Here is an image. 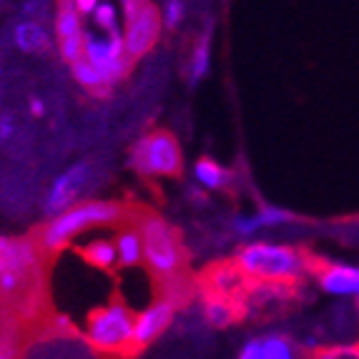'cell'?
I'll return each instance as SVG.
<instances>
[{"label": "cell", "mask_w": 359, "mask_h": 359, "mask_svg": "<svg viewBox=\"0 0 359 359\" xmlns=\"http://www.w3.org/2000/svg\"><path fill=\"white\" fill-rule=\"evenodd\" d=\"M317 257L306 249L274 241H249L233 254V264L252 282L292 284L304 287V279L311 276Z\"/></svg>", "instance_id": "cell-3"}, {"label": "cell", "mask_w": 359, "mask_h": 359, "mask_svg": "<svg viewBox=\"0 0 359 359\" xmlns=\"http://www.w3.org/2000/svg\"><path fill=\"white\" fill-rule=\"evenodd\" d=\"M55 36H58L60 58L66 63H76L83 58V28L76 0H60V11L55 15Z\"/></svg>", "instance_id": "cell-13"}, {"label": "cell", "mask_w": 359, "mask_h": 359, "mask_svg": "<svg viewBox=\"0 0 359 359\" xmlns=\"http://www.w3.org/2000/svg\"><path fill=\"white\" fill-rule=\"evenodd\" d=\"M83 339L106 359L136 357V314L123 299H111L86 317Z\"/></svg>", "instance_id": "cell-5"}, {"label": "cell", "mask_w": 359, "mask_h": 359, "mask_svg": "<svg viewBox=\"0 0 359 359\" xmlns=\"http://www.w3.org/2000/svg\"><path fill=\"white\" fill-rule=\"evenodd\" d=\"M297 222V216L287 209H276V206H262L254 214H239L233 216L229 229L236 239H252L264 229H276V226H287V224Z\"/></svg>", "instance_id": "cell-14"}, {"label": "cell", "mask_w": 359, "mask_h": 359, "mask_svg": "<svg viewBox=\"0 0 359 359\" xmlns=\"http://www.w3.org/2000/svg\"><path fill=\"white\" fill-rule=\"evenodd\" d=\"M211 68V41L209 36H204L201 41L196 43V48H194V55H191V66H189V81L191 86L201 83L206 78Z\"/></svg>", "instance_id": "cell-21"}, {"label": "cell", "mask_w": 359, "mask_h": 359, "mask_svg": "<svg viewBox=\"0 0 359 359\" xmlns=\"http://www.w3.org/2000/svg\"><path fill=\"white\" fill-rule=\"evenodd\" d=\"M126 33H123V41H126V53L131 60L146 55L154 43L158 41V33H161V15L156 13V8L151 3H141L131 20H126Z\"/></svg>", "instance_id": "cell-11"}, {"label": "cell", "mask_w": 359, "mask_h": 359, "mask_svg": "<svg viewBox=\"0 0 359 359\" xmlns=\"http://www.w3.org/2000/svg\"><path fill=\"white\" fill-rule=\"evenodd\" d=\"M13 43L15 48L23 50V53H41V50L48 48L50 36L48 30L43 28V23L38 20H20L15 28H13Z\"/></svg>", "instance_id": "cell-18"}, {"label": "cell", "mask_w": 359, "mask_h": 359, "mask_svg": "<svg viewBox=\"0 0 359 359\" xmlns=\"http://www.w3.org/2000/svg\"><path fill=\"white\" fill-rule=\"evenodd\" d=\"M196 299L201 304L206 324L214 327V330H229L233 324L244 322V309L236 302L224 299L219 294H209V292H198Z\"/></svg>", "instance_id": "cell-15"}, {"label": "cell", "mask_w": 359, "mask_h": 359, "mask_svg": "<svg viewBox=\"0 0 359 359\" xmlns=\"http://www.w3.org/2000/svg\"><path fill=\"white\" fill-rule=\"evenodd\" d=\"M306 359H359V341H339L309 349Z\"/></svg>", "instance_id": "cell-22"}, {"label": "cell", "mask_w": 359, "mask_h": 359, "mask_svg": "<svg viewBox=\"0 0 359 359\" xmlns=\"http://www.w3.org/2000/svg\"><path fill=\"white\" fill-rule=\"evenodd\" d=\"M76 254L98 271H116V266H118V254H116L114 239H93L88 244L78 246Z\"/></svg>", "instance_id": "cell-17"}, {"label": "cell", "mask_w": 359, "mask_h": 359, "mask_svg": "<svg viewBox=\"0 0 359 359\" xmlns=\"http://www.w3.org/2000/svg\"><path fill=\"white\" fill-rule=\"evenodd\" d=\"M304 347L284 332H262L244 341L236 359H306Z\"/></svg>", "instance_id": "cell-10"}, {"label": "cell", "mask_w": 359, "mask_h": 359, "mask_svg": "<svg viewBox=\"0 0 359 359\" xmlns=\"http://www.w3.org/2000/svg\"><path fill=\"white\" fill-rule=\"evenodd\" d=\"M98 3H101V0H76V8L81 15H90V13L96 11Z\"/></svg>", "instance_id": "cell-25"}, {"label": "cell", "mask_w": 359, "mask_h": 359, "mask_svg": "<svg viewBox=\"0 0 359 359\" xmlns=\"http://www.w3.org/2000/svg\"><path fill=\"white\" fill-rule=\"evenodd\" d=\"M354 311H357V317H359V297L354 299Z\"/></svg>", "instance_id": "cell-28"}, {"label": "cell", "mask_w": 359, "mask_h": 359, "mask_svg": "<svg viewBox=\"0 0 359 359\" xmlns=\"http://www.w3.org/2000/svg\"><path fill=\"white\" fill-rule=\"evenodd\" d=\"M93 15V23L98 25L101 30L111 33V30H118V11H116L114 3H108V0H101L96 6V11L90 13Z\"/></svg>", "instance_id": "cell-23"}, {"label": "cell", "mask_w": 359, "mask_h": 359, "mask_svg": "<svg viewBox=\"0 0 359 359\" xmlns=\"http://www.w3.org/2000/svg\"><path fill=\"white\" fill-rule=\"evenodd\" d=\"M194 179L206 191H226L231 186V174L222 163H216L214 158H206V156L194 163Z\"/></svg>", "instance_id": "cell-19"}, {"label": "cell", "mask_w": 359, "mask_h": 359, "mask_svg": "<svg viewBox=\"0 0 359 359\" xmlns=\"http://www.w3.org/2000/svg\"><path fill=\"white\" fill-rule=\"evenodd\" d=\"M133 211H136L133 204H123L114 198H86V201L73 204L71 209L50 216L33 236L46 259H55L60 252H66L76 236L90 231V229L116 226V224L128 222Z\"/></svg>", "instance_id": "cell-2"}, {"label": "cell", "mask_w": 359, "mask_h": 359, "mask_svg": "<svg viewBox=\"0 0 359 359\" xmlns=\"http://www.w3.org/2000/svg\"><path fill=\"white\" fill-rule=\"evenodd\" d=\"M311 279L324 294L341 297V299H357L359 297V266L354 264H339V262H324L317 259Z\"/></svg>", "instance_id": "cell-9"}, {"label": "cell", "mask_w": 359, "mask_h": 359, "mask_svg": "<svg viewBox=\"0 0 359 359\" xmlns=\"http://www.w3.org/2000/svg\"><path fill=\"white\" fill-rule=\"evenodd\" d=\"M176 304L166 297H156L144 311L136 314V352L141 354L146 347H151L163 332L174 324Z\"/></svg>", "instance_id": "cell-12"}, {"label": "cell", "mask_w": 359, "mask_h": 359, "mask_svg": "<svg viewBox=\"0 0 359 359\" xmlns=\"http://www.w3.org/2000/svg\"><path fill=\"white\" fill-rule=\"evenodd\" d=\"M46 262L48 259L33 233H0V304L11 309L30 332L46 327L50 319Z\"/></svg>", "instance_id": "cell-1"}, {"label": "cell", "mask_w": 359, "mask_h": 359, "mask_svg": "<svg viewBox=\"0 0 359 359\" xmlns=\"http://www.w3.org/2000/svg\"><path fill=\"white\" fill-rule=\"evenodd\" d=\"M96 163L90 161H78L73 166H68L66 171H60L53 179V184L48 186L46 198H43V214H46V219L71 209L78 201H86V196L96 186Z\"/></svg>", "instance_id": "cell-7"}, {"label": "cell", "mask_w": 359, "mask_h": 359, "mask_svg": "<svg viewBox=\"0 0 359 359\" xmlns=\"http://www.w3.org/2000/svg\"><path fill=\"white\" fill-rule=\"evenodd\" d=\"M30 103H33V106H30V114H33V116H43V114H46V106H43V101L33 98Z\"/></svg>", "instance_id": "cell-27"}, {"label": "cell", "mask_w": 359, "mask_h": 359, "mask_svg": "<svg viewBox=\"0 0 359 359\" xmlns=\"http://www.w3.org/2000/svg\"><path fill=\"white\" fill-rule=\"evenodd\" d=\"M83 58L101 73L108 86L118 83L121 78L126 76L128 63H131L121 30H111L108 36L83 33Z\"/></svg>", "instance_id": "cell-8"}, {"label": "cell", "mask_w": 359, "mask_h": 359, "mask_svg": "<svg viewBox=\"0 0 359 359\" xmlns=\"http://www.w3.org/2000/svg\"><path fill=\"white\" fill-rule=\"evenodd\" d=\"M128 166L144 179H179L184 171V151L174 133L156 128L131 146Z\"/></svg>", "instance_id": "cell-6"}, {"label": "cell", "mask_w": 359, "mask_h": 359, "mask_svg": "<svg viewBox=\"0 0 359 359\" xmlns=\"http://www.w3.org/2000/svg\"><path fill=\"white\" fill-rule=\"evenodd\" d=\"M133 219L144 239V266L149 269L156 287H163L176 276L186 274L189 254H186L179 229L168 224L161 214L151 209H138V206L133 211Z\"/></svg>", "instance_id": "cell-4"}, {"label": "cell", "mask_w": 359, "mask_h": 359, "mask_svg": "<svg viewBox=\"0 0 359 359\" xmlns=\"http://www.w3.org/2000/svg\"><path fill=\"white\" fill-rule=\"evenodd\" d=\"M71 71H73V78H76L78 83L83 86L86 90H90V93H96V96H103V93L111 88V86L103 81L101 73L90 66L86 58H78L76 63H71Z\"/></svg>", "instance_id": "cell-20"}, {"label": "cell", "mask_w": 359, "mask_h": 359, "mask_svg": "<svg viewBox=\"0 0 359 359\" xmlns=\"http://www.w3.org/2000/svg\"><path fill=\"white\" fill-rule=\"evenodd\" d=\"M13 131H15V126H13L11 121L8 118L0 121V141H8V138L13 136Z\"/></svg>", "instance_id": "cell-26"}, {"label": "cell", "mask_w": 359, "mask_h": 359, "mask_svg": "<svg viewBox=\"0 0 359 359\" xmlns=\"http://www.w3.org/2000/svg\"><path fill=\"white\" fill-rule=\"evenodd\" d=\"M184 20V0H168L163 8V25L166 28H179V23Z\"/></svg>", "instance_id": "cell-24"}, {"label": "cell", "mask_w": 359, "mask_h": 359, "mask_svg": "<svg viewBox=\"0 0 359 359\" xmlns=\"http://www.w3.org/2000/svg\"><path fill=\"white\" fill-rule=\"evenodd\" d=\"M114 244L121 269H136L144 264V239H141V229H138L133 216L121 224V229L114 236Z\"/></svg>", "instance_id": "cell-16"}]
</instances>
